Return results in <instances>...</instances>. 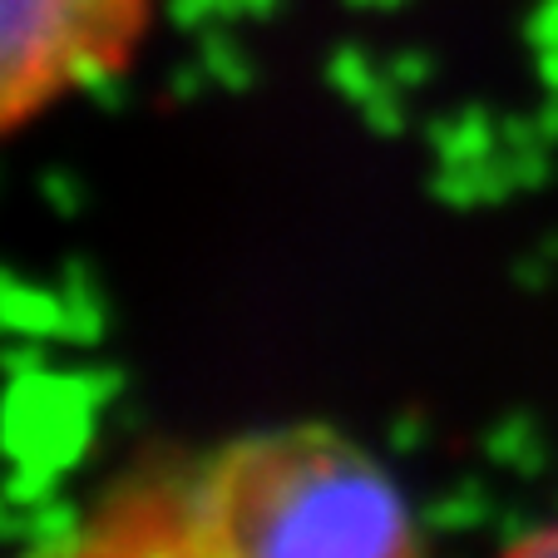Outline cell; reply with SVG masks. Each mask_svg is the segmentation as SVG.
I'll return each mask as SVG.
<instances>
[{
  "mask_svg": "<svg viewBox=\"0 0 558 558\" xmlns=\"http://www.w3.org/2000/svg\"><path fill=\"white\" fill-rule=\"evenodd\" d=\"M158 0H0V138L138 54Z\"/></svg>",
  "mask_w": 558,
  "mask_h": 558,
  "instance_id": "7a4b0ae2",
  "label": "cell"
},
{
  "mask_svg": "<svg viewBox=\"0 0 558 558\" xmlns=\"http://www.w3.org/2000/svg\"><path fill=\"white\" fill-rule=\"evenodd\" d=\"M31 558H425L396 480L327 425L138 464Z\"/></svg>",
  "mask_w": 558,
  "mask_h": 558,
  "instance_id": "6da1fadb",
  "label": "cell"
},
{
  "mask_svg": "<svg viewBox=\"0 0 558 558\" xmlns=\"http://www.w3.org/2000/svg\"><path fill=\"white\" fill-rule=\"evenodd\" d=\"M499 558H558V519H548V524L529 529V534L514 538V544H509Z\"/></svg>",
  "mask_w": 558,
  "mask_h": 558,
  "instance_id": "3957f363",
  "label": "cell"
}]
</instances>
